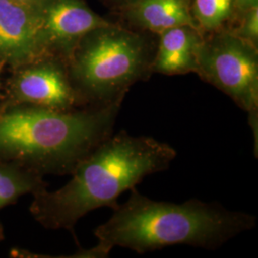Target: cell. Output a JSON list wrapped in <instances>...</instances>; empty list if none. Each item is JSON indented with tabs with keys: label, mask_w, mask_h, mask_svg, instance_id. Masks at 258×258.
Returning a JSON list of instances; mask_svg holds the SVG:
<instances>
[{
	"label": "cell",
	"mask_w": 258,
	"mask_h": 258,
	"mask_svg": "<svg viewBox=\"0 0 258 258\" xmlns=\"http://www.w3.org/2000/svg\"><path fill=\"white\" fill-rule=\"evenodd\" d=\"M19 102L55 110L83 108L69 74L55 59H46L19 75L14 85Z\"/></svg>",
	"instance_id": "7"
},
{
	"label": "cell",
	"mask_w": 258,
	"mask_h": 258,
	"mask_svg": "<svg viewBox=\"0 0 258 258\" xmlns=\"http://www.w3.org/2000/svg\"><path fill=\"white\" fill-rule=\"evenodd\" d=\"M234 5L238 17L243 12L258 6V0H234Z\"/></svg>",
	"instance_id": "15"
},
{
	"label": "cell",
	"mask_w": 258,
	"mask_h": 258,
	"mask_svg": "<svg viewBox=\"0 0 258 258\" xmlns=\"http://www.w3.org/2000/svg\"><path fill=\"white\" fill-rule=\"evenodd\" d=\"M158 36L110 21L84 35L68 57L69 78L82 107L123 102L153 74Z\"/></svg>",
	"instance_id": "4"
},
{
	"label": "cell",
	"mask_w": 258,
	"mask_h": 258,
	"mask_svg": "<svg viewBox=\"0 0 258 258\" xmlns=\"http://www.w3.org/2000/svg\"><path fill=\"white\" fill-rule=\"evenodd\" d=\"M123 102L75 110L24 103L0 110V161L35 171L68 174L113 133Z\"/></svg>",
	"instance_id": "3"
},
{
	"label": "cell",
	"mask_w": 258,
	"mask_h": 258,
	"mask_svg": "<svg viewBox=\"0 0 258 258\" xmlns=\"http://www.w3.org/2000/svg\"><path fill=\"white\" fill-rule=\"evenodd\" d=\"M202 38L203 34L190 25L177 26L159 34L152 65L153 74H196Z\"/></svg>",
	"instance_id": "10"
},
{
	"label": "cell",
	"mask_w": 258,
	"mask_h": 258,
	"mask_svg": "<svg viewBox=\"0 0 258 258\" xmlns=\"http://www.w3.org/2000/svg\"><path fill=\"white\" fill-rule=\"evenodd\" d=\"M197 62L196 74L248 114L257 155L258 47L223 28L203 34Z\"/></svg>",
	"instance_id": "5"
},
{
	"label": "cell",
	"mask_w": 258,
	"mask_h": 258,
	"mask_svg": "<svg viewBox=\"0 0 258 258\" xmlns=\"http://www.w3.org/2000/svg\"><path fill=\"white\" fill-rule=\"evenodd\" d=\"M2 238H3V230H2V227L0 224V240H2Z\"/></svg>",
	"instance_id": "16"
},
{
	"label": "cell",
	"mask_w": 258,
	"mask_h": 258,
	"mask_svg": "<svg viewBox=\"0 0 258 258\" xmlns=\"http://www.w3.org/2000/svg\"><path fill=\"white\" fill-rule=\"evenodd\" d=\"M16 1H19H19H25V2H26V1H33V0H16ZM39 1L42 3L44 0H39Z\"/></svg>",
	"instance_id": "17"
},
{
	"label": "cell",
	"mask_w": 258,
	"mask_h": 258,
	"mask_svg": "<svg viewBox=\"0 0 258 258\" xmlns=\"http://www.w3.org/2000/svg\"><path fill=\"white\" fill-rule=\"evenodd\" d=\"M176 156L174 148L156 139L112 133L78 164L62 187L35 192L30 212L46 229L73 232L84 215L102 207L116 209L120 194L165 171Z\"/></svg>",
	"instance_id": "1"
},
{
	"label": "cell",
	"mask_w": 258,
	"mask_h": 258,
	"mask_svg": "<svg viewBox=\"0 0 258 258\" xmlns=\"http://www.w3.org/2000/svg\"><path fill=\"white\" fill-rule=\"evenodd\" d=\"M115 14L121 25L157 36L177 26L197 28L190 13V0H138Z\"/></svg>",
	"instance_id": "9"
},
{
	"label": "cell",
	"mask_w": 258,
	"mask_h": 258,
	"mask_svg": "<svg viewBox=\"0 0 258 258\" xmlns=\"http://www.w3.org/2000/svg\"><path fill=\"white\" fill-rule=\"evenodd\" d=\"M138 0H102V2L107 6L108 9L113 13L127 7Z\"/></svg>",
	"instance_id": "14"
},
{
	"label": "cell",
	"mask_w": 258,
	"mask_h": 258,
	"mask_svg": "<svg viewBox=\"0 0 258 258\" xmlns=\"http://www.w3.org/2000/svg\"><path fill=\"white\" fill-rule=\"evenodd\" d=\"M39 16V55L59 52L69 57L80 39L111 20L93 12L82 0H44Z\"/></svg>",
	"instance_id": "6"
},
{
	"label": "cell",
	"mask_w": 258,
	"mask_h": 258,
	"mask_svg": "<svg viewBox=\"0 0 258 258\" xmlns=\"http://www.w3.org/2000/svg\"><path fill=\"white\" fill-rule=\"evenodd\" d=\"M229 29L237 37L258 47V6L240 14Z\"/></svg>",
	"instance_id": "13"
},
{
	"label": "cell",
	"mask_w": 258,
	"mask_h": 258,
	"mask_svg": "<svg viewBox=\"0 0 258 258\" xmlns=\"http://www.w3.org/2000/svg\"><path fill=\"white\" fill-rule=\"evenodd\" d=\"M39 16L16 0H0V55L21 60L39 55Z\"/></svg>",
	"instance_id": "8"
},
{
	"label": "cell",
	"mask_w": 258,
	"mask_h": 258,
	"mask_svg": "<svg viewBox=\"0 0 258 258\" xmlns=\"http://www.w3.org/2000/svg\"><path fill=\"white\" fill-rule=\"evenodd\" d=\"M44 187L42 175L14 164L0 163V210L20 196Z\"/></svg>",
	"instance_id": "11"
},
{
	"label": "cell",
	"mask_w": 258,
	"mask_h": 258,
	"mask_svg": "<svg viewBox=\"0 0 258 258\" xmlns=\"http://www.w3.org/2000/svg\"><path fill=\"white\" fill-rule=\"evenodd\" d=\"M190 13L202 34L230 28L237 19L234 0H190Z\"/></svg>",
	"instance_id": "12"
},
{
	"label": "cell",
	"mask_w": 258,
	"mask_h": 258,
	"mask_svg": "<svg viewBox=\"0 0 258 258\" xmlns=\"http://www.w3.org/2000/svg\"><path fill=\"white\" fill-rule=\"evenodd\" d=\"M130 192L127 201L119 204L109 220L94 231L97 246L76 257H106L115 247L140 254L180 244L215 249L256 225L255 216L231 212L216 202L170 203L152 200L136 187Z\"/></svg>",
	"instance_id": "2"
}]
</instances>
